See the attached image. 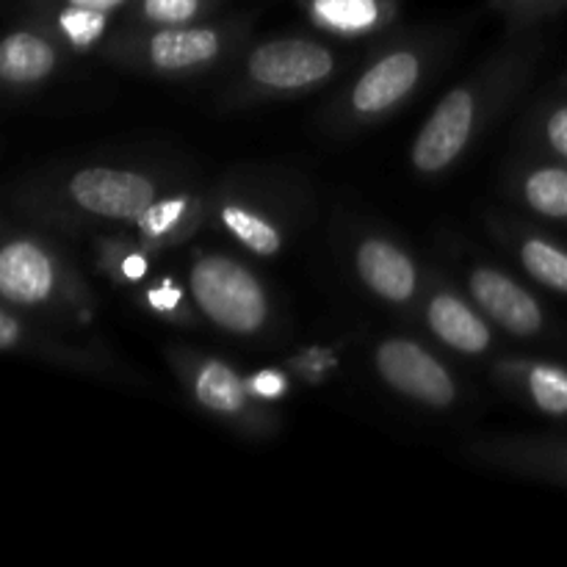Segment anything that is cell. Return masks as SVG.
I'll list each match as a JSON object with an SVG mask.
<instances>
[{
	"instance_id": "1",
	"label": "cell",
	"mask_w": 567,
	"mask_h": 567,
	"mask_svg": "<svg viewBox=\"0 0 567 567\" xmlns=\"http://www.w3.org/2000/svg\"><path fill=\"white\" fill-rule=\"evenodd\" d=\"M509 81L507 75H502V81H465L449 89L426 116L421 131L415 133L413 147H410L413 169L426 177L452 169L487 125L493 105L504 100Z\"/></svg>"
},
{
	"instance_id": "2",
	"label": "cell",
	"mask_w": 567,
	"mask_h": 567,
	"mask_svg": "<svg viewBox=\"0 0 567 567\" xmlns=\"http://www.w3.org/2000/svg\"><path fill=\"white\" fill-rule=\"evenodd\" d=\"M188 291L199 313L236 338H255L269 327L271 299L249 266L221 252L194 255Z\"/></svg>"
},
{
	"instance_id": "3",
	"label": "cell",
	"mask_w": 567,
	"mask_h": 567,
	"mask_svg": "<svg viewBox=\"0 0 567 567\" xmlns=\"http://www.w3.org/2000/svg\"><path fill=\"white\" fill-rule=\"evenodd\" d=\"M238 33L241 25L205 20L192 25L136 28L133 33H122L109 48V55L161 78H192L219 64Z\"/></svg>"
},
{
	"instance_id": "4",
	"label": "cell",
	"mask_w": 567,
	"mask_h": 567,
	"mask_svg": "<svg viewBox=\"0 0 567 567\" xmlns=\"http://www.w3.org/2000/svg\"><path fill=\"white\" fill-rule=\"evenodd\" d=\"M336 70L338 53L330 44L308 37H277L249 50L238 86L252 97H293L324 86Z\"/></svg>"
},
{
	"instance_id": "5",
	"label": "cell",
	"mask_w": 567,
	"mask_h": 567,
	"mask_svg": "<svg viewBox=\"0 0 567 567\" xmlns=\"http://www.w3.org/2000/svg\"><path fill=\"white\" fill-rule=\"evenodd\" d=\"M72 291H83L66 260L50 244L33 236H9L0 247V297L14 310H44L72 305Z\"/></svg>"
},
{
	"instance_id": "6",
	"label": "cell",
	"mask_w": 567,
	"mask_h": 567,
	"mask_svg": "<svg viewBox=\"0 0 567 567\" xmlns=\"http://www.w3.org/2000/svg\"><path fill=\"white\" fill-rule=\"evenodd\" d=\"M430 53L421 42L393 44L377 55L347 89L341 100V120L349 125H374L402 109L424 83Z\"/></svg>"
},
{
	"instance_id": "7",
	"label": "cell",
	"mask_w": 567,
	"mask_h": 567,
	"mask_svg": "<svg viewBox=\"0 0 567 567\" xmlns=\"http://www.w3.org/2000/svg\"><path fill=\"white\" fill-rule=\"evenodd\" d=\"M169 363L194 402L205 413L216 415L225 424L244 432H269L271 421L264 404L252 396L247 377L238 374L230 363L194 349H169Z\"/></svg>"
},
{
	"instance_id": "8",
	"label": "cell",
	"mask_w": 567,
	"mask_h": 567,
	"mask_svg": "<svg viewBox=\"0 0 567 567\" xmlns=\"http://www.w3.org/2000/svg\"><path fill=\"white\" fill-rule=\"evenodd\" d=\"M158 194V181L147 172L92 164L61 183L59 203L81 219L131 225Z\"/></svg>"
},
{
	"instance_id": "9",
	"label": "cell",
	"mask_w": 567,
	"mask_h": 567,
	"mask_svg": "<svg viewBox=\"0 0 567 567\" xmlns=\"http://www.w3.org/2000/svg\"><path fill=\"white\" fill-rule=\"evenodd\" d=\"M371 360L380 380L410 402L432 410H449L457 402L460 388L449 365L413 338H385L374 347Z\"/></svg>"
},
{
	"instance_id": "10",
	"label": "cell",
	"mask_w": 567,
	"mask_h": 567,
	"mask_svg": "<svg viewBox=\"0 0 567 567\" xmlns=\"http://www.w3.org/2000/svg\"><path fill=\"white\" fill-rule=\"evenodd\" d=\"M465 286H468L471 302L487 316V321L502 327L509 336L532 338L546 330L543 305L518 280H513L507 271L496 269V266L476 264L471 266Z\"/></svg>"
},
{
	"instance_id": "11",
	"label": "cell",
	"mask_w": 567,
	"mask_h": 567,
	"mask_svg": "<svg viewBox=\"0 0 567 567\" xmlns=\"http://www.w3.org/2000/svg\"><path fill=\"white\" fill-rule=\"evenodd\" d=\"M352 266L358 280L382 302L404 308L419 297V266L410 258L408 249H402L391 238H360L352 252Z\"/></svg>"
},
{
	"instance_id": "12",
	"label": "cell",
	"mask_w": 567,
	"mask_h": 567,
	"mask_svg": "<svg viewBox=\"0 0 567 567\" xmlns=\"http://www.w3.org/2000/svg\"><path fill=\"white\" fill-rule=\"evenodd\" d=\"M426 330L443 343L468 358H480L493 347V330L487 316L476 305L465 302L457 291L437 286L424 305Z\"/></svg>"
},
{
	"instance_id": "13",
	"label": "cell",
	"mask_w": 567,
	"mask_h": 567,
	"mask_svg": "<svg viewBox=\"0 0 567 567\" xmlns=\"http://www.w3.org/2000/svg\"><path fill=\"white\" fill-rule=\"evenodd\" d=\"M61 42L48 28H14L0 42V81L6 89L25 92L48 81L59 66Z\"/></svg>"
},
{
	"instance_id": "14",
	"label": "cell",
	"mask_w": 567,
	"mask_h": 567,
	"mask_svg": "<svg viewBox=\"0 0 567 567\" xmlns=\"http://www.w3.org/2000/svg\"><path fill=\"white\" fill-rule=\"evenodd\" d=\"M310 25L341 39L382 33L399 17V0H299Z\"/></svg>"
},
{
	"instance_id": "15",
	"label": "cell",
	"mask_w": 567,
	"mask_h": 567,
	"mask_svg": "<svg viewBox=\"0 0 567 567\" xmlns=\"http://www.w3.org/2000/svg\"><path fill=\"white\" fill-rule=\"evenodd\" d=\"M203 219V199L194 192H175L158 194V197L131 221V227L136 230V241H142L144 247L166 249L192 238Z\"/></svg>"
},
{
	"instance_id": "16",
	"label": "cell",
	"mask_w": 567,
	"mask_h": 567,
	"mask_svg": "<svg viewBox=\"0 0 567 567\" xmlns=\"http://www.w3.org/2000/svg\"><path fill=\"white\" fill-rule=\"evenodd\" d=\"M498 374L524 393L526 402L546 415H567V369L540 360H509L498 365Z\"/></svg>"
},
{
	"instance_id": "17",
	"label": "cell",
	"mask_w": 567,
	"mask_h": 567,
	"mask_svg": "<svg viewBox=\"0 0 567 567\" xmlns=\"http://www.w3.org/2000/svg\"><path fill=\"white\" fill-rule=\"evenodd\" d=\"M216 221L225 227L233 241L241 244L255 258H277L286 247L280 225L269 214L238 199H225L216 205Z\"/></svg>"
},
{
	"instance_id": "18",
	"label": "cell",
	"mask_w": 567,
	"mask_h": 567,
	"mask_svg": "<svg viewBox=\"0 0 567 567\" xmlns=\"http://www.w3.org/2000/svg\"><path fill=\"white\" fill-rule=\"evenodd\" d=\"M515 194L529 210L546 219L567 221V166L540 164L518 177Z\"/></svg>"
},
{
	"instance_id": "19",
	"label": "cell",
	"mask_w": 567,
	"mask_h": 567,
	"mask_svg": "<svg viewBox=\"0 0 567 567\" xmlns=\"http://www.w3.org/2000/svg\"><path fill=\"white\" fill-rule=\"evenodd\" d=\"M48 17V31L55 33L61 44L72 50H89L100 44L109 33L111 17L109 11L81 9V6L66 3H39Z\"/></svg>"
},
{
	"instance_id": "20",
	"label": "cell",
	"mask_w": 567,
	"mask_h": 567,
	"mask_svg": "<svg viewBox=\"0 0 567 567\" xmlns=\"http://www.w3.org/2000/svg\"><path fill=\"white\" fill-rule=\"evenodd\" d=\"M520 269L540 286L567 293V249L540 236H524L515 247Z\"/></svg>"
},
{
	"instance_id": "21",
	"label": "cell",
	"mask_w": 567,
	"mask_h": 567,
	"mask_svg": "<svg viewBox=\"0 0 567 567\" xmlns=\"http://www.w3.org/2000/svg\"><path fill=\"white\" fill-rule=\"evenodd\" d=\"M219 0H131V22L136 28H166L203 22Z\"/></svg>"
},
{
	"instance_id": "22",
	"label": "cell",
	"mask_w": 567,
	"mask_h": 567,
	"mask_svg": "<svg viewBox=\"0 0 567 567\" xmlns=\"http://www.w3.org/2000/svg\"><path fill=\"white\" fill-rule=\"evenodd\" d=\"M147 249L150 247H144L142 241H138L136 247H125V244H103V258H100V264H103V269L109 271L111 280L133 286V282L144 280V275H147L150 269Z\"/></svg>"
},
{
	"instance_id": "23",
	"label": "cell",
	"mask_w": 567,
	"mask_h": 567,
	"mask_svg": "<svg viewBox=\"0 0 567 567\" xmlns=\"http://www.w3.org/2000/svg\"><path fill=\"white\" fill-rule=\"evenodd\" d=\"M491 6L513 28H526L546 20V17L559 14L567 6V0H491Z\"/></svg>"
},
{
	"instance_id": "24",
	"label": "cell",
	"mask_w": 567,
	"mask_h": 567,
	"mask_svg": "<svg viewBox=\"0 0 567 567\" xmlns=\"http://www.w3.org/2000/svg\"><path fill=\"white\" fill-rule=\"evenodd\" d=\"M247 385L260 404L277 402V399H282L288 393V377L277 369H264L247 377Z\"/></svg>"
},
{
	"instance_id": "25",
	"label": "cell",
	"mask_w": 567,
	"mask_h": 567,
	"mask_svg": "<svg viewBox=\"0 0 567 567\" xmlns=\"http://www.w3.org/2000/svg\"><path fill=\"white\" fill-rule=\"evenodd\" d=\"M543 142L554 155L567 161V103L554 105L543 120Z\"/></svg>"
},
{
	"instance_id": "26",
	"label": "cell",
	"mask_w": 567,
	"mask_h": 567,
	"mask_svg": "<svg viewBox=\"0 0 567 567\" xmlns=\"http://www.w3.org/2000/svg\"><path fill=\"white\" fill-rule=\"evenodd\" d=\"M147 302H150V308L155 310V313L175 316L177 310H181L183 297H181V291H177V288L172 286L169 280H164L158 288H150Z\"/></svg>"
},
{
	"instance_id": "27",
	"label": "cell",
	"mask_w": 567,
	"mask_h": 567,
	"mask_svg": "<svg viewBox=\"0 0 567 567\" xmlns=\"http://www.w3.org/2000/svg\"><path fill=\"white\" fill-rule=\"evenodd\" d=\"M39 3H66V6H81V9H94V11H114L131 6V0H39Z\"/></svg>"
},
{
	"instance_id": "28",
	"label": "cell",
	"mask_w": 567,
	"mask_h": 567,
	"mask_svg": "<svg viewBox=\"0 0 567 567\" xmlns=\"http://www.w3.org/2000/svg\"><path fill=\"white\" fill-rule=\"evenodd\" d=\"M563 465H565V471H567V452L563 454Z\"/></svg>"
}]
</instances>
